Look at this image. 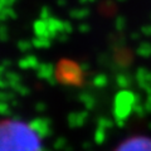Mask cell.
<instances>
[{"label":"cell","mask_w":151,"mask_h":151,"mask_svg":"<svg viewBox=\"0 0 151 151\" xmlns=\"http://www.w3.org/2000/svg\"><path fill=\"white\" fill-rule=\"evenodd\" d=\"M116 151H151V140L145 137L131 139L122 144Z\"/></svg>","instance_id":"7a4b0ae2"},{"label":"cell","mask_w":151,"mask_h":151,"mask_svg":"<svg viewBox=\"0 0 151 151\" xmlns=\"http://www.w3.org/2000/svg\"><path fill=\"white\" fill-rule=\"evenodd\" d=\"M0 151H39V141L34 132L22 124L1 125Z\"/></svg>","instance_id":"6da1fadb"}]
</instances>
